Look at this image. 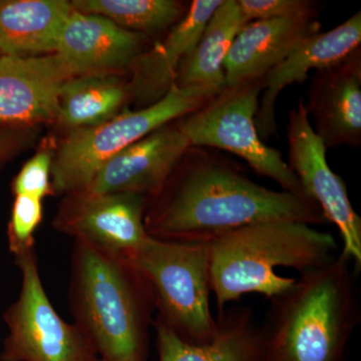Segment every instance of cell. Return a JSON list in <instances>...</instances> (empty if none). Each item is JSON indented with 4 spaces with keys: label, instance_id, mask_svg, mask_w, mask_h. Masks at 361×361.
Returning a JSON list of instances; mask_svg holds the SVG:
<instances>
[{
    "label": "cell",
    "instance_id": "6da1fadb",
    "mask_svg": "<svg viewBox=\"0 0 361 361\" xmlns=\"http://www.w3.org/2000/svg\"><path fill=\"white\" fill-rule=\"evenodd\" d=\"M266 222L326 223L307 196L275 191L252 180L236 161L217 149L190 147L167 182L147 199L149 236L210 244L228 233Z\"/></svg>",
    "mask_w": 361,
    "mask_h": 361
},
{
    "label": "cell",
    "instance_id": "7a4b0ae2",
    "mask_svg": "<svg viewBox=\"0 0 361 361\" xmlns=\"http://www.w3.org/2000/svg\"><path fill=\"white\" fill-rule=\"evenodd\" d=\"M356 274L341 252L270 299L262 361H344L361 322Z\"/></svg>",
    "mask_w": 361,
    "mask_h": 361
},
{
    "label": "cell",
    "instance_id": "3957f363",
    "mask_svg": "<svg viewBox=\"0 0 361 361\" xmlns=\"http://www.w3.org/2000/svg\"><path fill=\"white\" fill-rule=\"evenodd\" d=\"M68 299L75 324L99 360H148L155 301L128 256L75 240Z\"/></svg>",
    "mask_w": 361,
    "mask_h": 361
},
{
    "label": "cell",
    "instance_id": "277c9868",
    "mask_svg": "<svg viewBox=\"0 0 361 361\" xmlns=\"http://www.w3.org/2000/svg\"><path fill=\"white\" fill-rule=\"evenodd\" d=\"M208 245L211 291L219 313L248 294L270 300L288 290L295 278L278 274V268L301 274L329 262L337 251L330 233L297 222L246 226Z\"/></svg>",
    "mask_w": 361,
    "mask_h": 361
},
{
    "label": "cell",
    "instance_id": "5b68a950",
    "mask_svg": "<svg viewBox=\"0 0 361 361\" xmlns=\"http://www.w3.org/2000/svg\"><path fill=\"white\" fill-rule=\"evenodd\" d=\"M220 92L211 87L174 85L161 101L148 108L126 109L102 125L68 133L54 151V195L84 191L102 166L116 154L159 128L199 110Z\"/></svg>",
    "mask_w": 361,
    "mask_h": 361
},
{
    "label": "cell",
    "instance_id": "8992f818",
    "mask_svg": "<svg viewBox=\"0 0 361 361\" xmlns=\"http://www.w3.org/2000/svg\"><path fill=\"white\" fill-rule=\"evenodd\" d=\"M129 258L151 288L156 319L190 343L212 341L218 323L210 306L208 244L149 236Z\"/></svg>",
    "mask_w": 361,
    "mask_h": 361
},
{
    "label": "cell",
    "instance_id": "52a82bcc",
    "mask_svg": "<svg viewBox=\"0 0 361 361\" xmlns=\"http://www.w3.org/2000/svg\"><path fill=\"white\" fill-rule=\"evenodd\" d=\"M264 78L225 87L199 110L176 121L190 147L225 151L240 157L258 175L274 180L282 191L306 196L278 149L267 146L255 125Z\"/></svg>",
    "mask_w": 361,
    "mask_h": 361
},
{
    "label": "cell",
    "instance_id": "ba28073f",
    "mask_svg": "<svg viewBox=\"0 0 361 361\" xmlns=\"http://www.w3.org/2000/svg\"><path fill=\"white\" fill-rule=\"evenodd\" d=\"M21 274L18 299L4 313L7 336L0 361H97L77 324L65 322L47 296L35 248L14 257Z\"/></svg>",
    "mask_w": 361,
    "mask_h": 361
},
{
    "label": "cell",
    "instance_id": "9c48e42d",
    "mask_svg": "<svg viewBox=\"0 0 361 361\" xmlns=\"http://www.w3.org/2000/svg\"><path fill=\"white\" fill-rule=\"evenodd\" d=\"M287 137L289 168L296 176L306 196L322 209L325 219L334 223L342 240V253L361 270V219L349 199L341 176L329 167L326 148L316 135L303 97L289 113Z\"/></svg>",
    "mask_w": 361,
    "mask_h": 361
},
{
    "label": "cell",
    "instance_id": "30bf717a",
    "mask_svg": "<svg viewBox=\"0 0 361 361\" xmlns=\"http://www.w3.org/2000/svg\"><path fill=\"white\" fill-rule=\"evenodd\" d=\"M147 199L135 194L66 195L54 219L56 231L106 250L132 256L149 238Z\"/></svg>",
    "mask_w": 361,
    "mask_h": 361
},
{
    "label": "cell",
    "instance_id": "8fae6325",
    "mask_svg": "<svg viewBox=\"0 0 361 361\" xmlns=\"http://www.w3.org/2000/svg\"><path fill=\"white\" fill-rule=\"evenodd\" d=\"M73 77L56 52L35 58L0 54V127L54 123L59 92Z\"/></svg>",
    "mask_w": 361,
    "mask_h": 361
},
{
    "label": "cell",
    "instance_id": "7c38bea8",
    "mask_svg": "<svg viewBox=\"0 0 361 361\" xmlns=\"http://www.w3.org/2000/svg\"><path fill=\"white\" fill-rule=\"evenodd\" d=\"M188 148L189 142L176 121L169 123L106 161L84 191L153 198Z\"/></svg>",
    "mask_w": 361,
    "mask_h": 361
},
{
    "label": "cell",
    "instance_id": "4fadbf2b",
    "mask_svg": "<svg viewBox=\"0 0 361 361\" xmlns=\"http://www.w3.org/2000/svg\"><path fill=\"white\" fill-rule=\"evenodd\" d=\"M312 129L326 149L361 144V47L316 71L305 102Z\"/></svg>",
    "mask_w": 361,
    "mask_h": 361
},
{
    "label": "cell",
    "instance_id": "5bb4252c",
    "mask_svg": "<svg viewBox=\"0 0 361 361\" xmlns=\"http://www.w3.org/2000/svg\"><path fill=\"white\" fill-rule=\"evenodd\" d=\"M361 13L326 32L306 37L279 65L268 73L255 116L256 129L262 141L276 134L275 106L282 90L307 80L311 71H319L346 58L360 47Z\"/></svg>",
    "mask_w": 361,
    "mask_h": 361
},
{
    "label": "cell",
    "instance_id": "9a60e30c",
    "mask_svg": "<svg viewBox=\"0 0 361 361\" xmlns=\"http://www.w3.org/2000/svg\"><path fill=\"white\" fill-rule=\"evenodd\" d=\"M148 44L146 35L123 30L104 16L73 9L56 54L71 66L75 77L121 75L148 49Z\"/></svg>",
    "mask_w": 361,
    "mask_h": 361
},
{
    "label": "cell",
    "instance_id": "2e32d148",
    "mask_svg": "<svg viewBox=\"0 0 361 361\" xmlns=\"http://www.w3.org/2000/svg\"><path fill=\"white\" fill-rule=\"evenodd\" d=\"M223 0H194L186 16L167 37L140 54L130 68V101L135 110L161 101L175 84L180 63L200 39L207 23Z\"/></svg>",
    "mask_w": 361,
    "mask_h": 361
},
{
    "label": "cell",
    "instance_id": "e0dca14e",
    "mask_svg": "<svg viewBox=\"0 0 361 361\" xmlns=\"http://www.w3.org/2000/svg\"><path fill=\"white\" fill-rule=\"evenodd\" d=\"M317 20L247 23L233 40L224 61L225 87L265 78L306 37L320 32Z\"/></svg>",
    "mask_w": 361,
    "mask_h": 361
},
{
    "label": "cell",
    "instance_id": "ac0fdd59",
    "mask_svg": "<svg viewBox=\"0 0 361 361\" xmlns=\"http://www.w3.org/2000/svg\"><path fill=\"white\" fill-rule=\"evenodd\" d=\"M217 332L206 343H190L160 320L153 322L159 361H262L263 341L249 308L224 310L217 318Z\"/></svg>",
    "mask_w": 361,
    "mask_h": 361
},
{
    "label": "cell",
    "instance_id": "d6986e66",
    "mask_svg": "<svg viewBox=\"0 0 361 361\" xmlns=\"http://www.w3.org/2000/svg\"><path fill=\"white\" fill-rule=\"evenodd\" d=\"M71 11L66 0H0V54H56Z\"/></svg>",
    "mask_w": 361,
    "mask_h": 361
},
{
    "label": "cell",
    "instance_id": "ffe728a7",
    "mask_svg": "<svg viewBox=\"0 0 361 361\" xmlns=\"http://www.w3.org/2000/svg\"><path fill=\"white\" fill-rule=\"evenodd\" d=\"M130 99L129 82L120 75H77L61 87L54 123L68 133L96 127L122 113Z\"/></svg>",
    "mask_w": 361,
    "mask_h": 361
},
{
    "label": "cell",
    "instance_id": "44dd1931",
    "mask_svg": "<svg viewBox=\"0 0 361 361\" xmlns=\"http://www.w3.org/2000/svg\"><path fill=\"white\" fill-rule=\"evenodd\" d=\"M247 23L237 0H223L207 23L196 47L180 63L174 85L224 90L223 65L226 56L233 40Z\"/></svg>",
    "mask_w": 361,
    "mask_h": 361
},
{
    "label": "cell",
    "instance_id": "7402d4cb",
    "mask_svg": "<svg viewBox=\"0 0 361 361\" xmlns=\"http://www.w3.org/2000/svg\"><path fill=\"white\" fill-rule=\"evenodd\" d=\"M75 11L104 16L129 32L158 35L177 25L189 4L176 0H75Z\"/></svg>",
    "mask_w": 361,
    "mask_h": 361
},
{
    "label": "cell",
    "instance_id": "603a6c76",
    "mask_svg": "<svg viewBox=\"0 0 361 361\" xmlns=\"http://www.w3.org/2000/svg\"><path fill=\"white\" fill-rule=\"evenodd\" d=\"M44 219V203L32 197L14 196L11 219L7 226L9 251L16 257L35 248V234Z\"/></svg>",
    "mask_w": 361,
    "mask_h": 361
},
{
    "label": "cell",
    "instance_id": "cb8c5ba5",
    "mask_svg": "<svg viewBox=\"0 0 361 361\" xmlns=\"http://www.w3.org/2000/svg\"><path fill=\"white\" fill-rule=\"evenodd\" d=\"M54 151L49 147L40 149L30 159L11 183L14 196L25 195L44 201L49 196H54L51 185V166Z\"/></svg>",
    "mask_w": 361,
    "mask_h": 361
},
{
    "label": "cell",
    "instance_id": "d4e9b609",
    "mask_svg": "<svg viewBox=\"0 0 361 361\" xmlns=\"http://www.w3.org/2000/svg\"><path fill=\"white\" fill-rule=\"evenodd\" d=\"M248 23L257 20H316L319 4L311 0H237Z\"/></svg>",
    "mask_w": 361,
    "mask_h": 361
},
{
    "label": "cell",
    "instance_id": "484cf974",
    "mask_svg": "<svg viewBox=\"0 0 361 361\" xmlns=\"http://www.w3.org/2000/svg\"><path fill=\"white\" fill-rule=\"evenodd\" d=\"M28 141V128L0 127V164L20 153Z\"/></svg>",
    "mask_w": 361,
    "mask_h": 361
},
{
    "label": "cell",
    "instance_id": "4316f807",
    "mask_svg": "<svg viewBox=\"0 0 361 361\" xmlns=\"http://www.w3.org/2000/svg\"><path fill=\"white\" fill-rule=\"evenodd\" d=\"M97 361H104V360H99H99H97Z\"/></svg>",
    "mask_w": 361,
    "mask_h": 361
},
{
    "label": "cell",
    "instance_id": "83f0119b",
    "mask_svg": "<svg viewBox=\"0 0 361 361\" xmlns=\"http://www.w3.org/2000/svg\"><path fill=\"white\" fill-rule=\"evenodd\" d=\"M1 165H2V164H0V168H1Z\"/></svg>",
    "mask_w": 361,
    "mask_h": 361
}]
</instances>
